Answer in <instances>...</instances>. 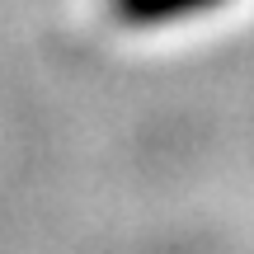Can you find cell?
Returning a JSON list of instances; mask_svg holds the SVG:
<instances>
[{
	"label": "cell",
	"instance_id": "obj_1",
	"mask_svg": "<svg viewBox=\"0 0 254 254\" xmlns=\"http://www.w3.org/2000/svg\"><path fill=\"white\" fill-rule=\"evenodd\" d=\"M212 5H221V0H109V14L146 28V24H174L189 14H207Z\"/></svg>",
	"mask_w": 254,
	"mask_h": 254
}]
</instances>
